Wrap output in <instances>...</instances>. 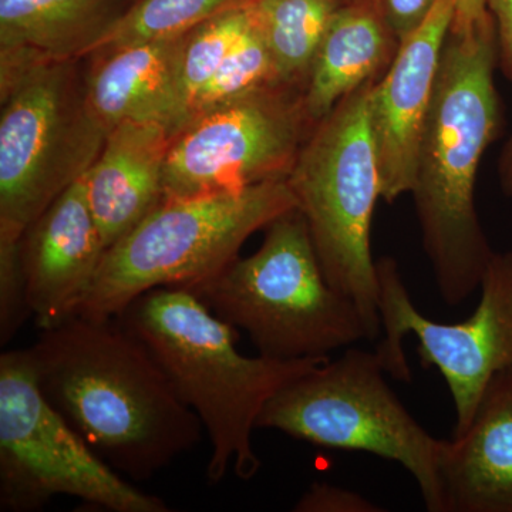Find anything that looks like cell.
I'll return each instance as SVG.
<instances>
[{
	"label": "cell",
	"instance_id": "obj_1",
	"mask_svg": "<svg viewBox=\"0 0 512 512\" xmlns=\"http://www.w3.org/2000/svg\"><path fill=\"white\" fill-rule=\"evenodd\" d=\"M29 350L47 402L113 470L156 476L204 436L163 367L117 318L76 315Z\"/></svg>",
	"mask_w": 512,
	"mask_h": 512
},
{
	"label": "cell",
	"instance_id": "obj_2",
	"mask_svg": "<svg viewBox=\"0 0 512 512\" xmlns=\"http://www.w3.org/2000/svg\"><path fill=\"white\" fill-rule=\"evenodd\" d=\"M493 16L448 33L421 133L413 198L441 299L467 301L494 251L476 210L478 167L500 130Z\"/></svg>",
	"mask_w": 512,
	"mask_h": 512
},
{
	"label": "cell",
	"instance_id": "obj_3",
	"mask_svg": "<svg viewBox=\"0 0 512 512\" xmlns=\"http://www.w3.org/2000/svg\"><path fill=\"white\" fill-rule=\"evenodd\" d=\"M117 319L150 349L180 399L197 414L211 443L207 477L229 470L241 480L258 474L252 433L269 400L329 357L276 360L239 353L231 325L184 288L138 296Z\"/></svg>",
	"mask_w": 512,
	"mask_h": 512
},
{
	"label": "cell",
	"instance_id": "obj_4",
	"mask_svg": "<svg viewBox=\"0 0 512 512\" xmlns=\"http://www.w3.org/2000/svg\"><path fill=\"white\" fill-rule=\"evenodd\" d=\"M84 59L0 49V241L26 231L99 157Z\"/></svg>",
	"mask_w": 512,
	"mask_h": 512
},
{
	"label": "cell",
	"instance_id": "obj_5",
	"mask_svg": "<svg viewBox=\"0 0 512 512\" xmlns=\"http://www.w3.org/2000/svg\"><path fill=\"white\" fill-rule=\"evenodd\" d=\"M255 254L187 286L212 313L248 333L259 355L276 360L329 357L370 340L355 302L330 286L302 212L265 228Z\"/></svg>",
	"mask_w": 512,
	"mask_h": 512
},
{
	"label": "cell",
	"instance_id": "obj_6",
	"mask_svg": "<svg viewBox=\"0 0 512 512\" xmlns=\"http://www.w3.org/2000/svg\"><path fill=\"white\" fill-rule=\"evenodd\" d=\"M295 208L298 201L288 180L164 198L107 249L79 315L116 318L153 289L187 288L211 278L238 258L251 235Z\"/></svg>",
	"mask_w": 512,
	"mask_h": 512
},
{
	"label": "cell",
	"instance_id": "obj_7",
	"mask_svg": "<svg viewBox=\"0 0 512 512\" xmlns=\"http://www.w3.org/2000/svg\"><path fill=\"white\" fill-rule=\"evenodd\" d=\"M375 80L315 124L288 177L323 274L332 288L355 302L370 340L382 335L370 242L376 202L382 197L369 121Z\"/></svg>",
	"mask_w": 512,
	"mask_h": 512
},
{
	"label": "cell",
	"instance_id": "obj_8",
	"mask_svg": "<svg viewBox=\"0 0 512 512\" xmlns=\"http://www.w3.org/2000/svg\"><path fill=\"white\" fill-rule=\"evenodd\" d=\"M376 350L350 346L269 400L258 429L399 463L419 485L427 511L444 512L440 460L444 439L431 436L400 402Z\"/></svg>",
	"mask_w": 512,
	"mask_h": 512
},
{
	"label": "cell",
	"instance_id": "obj_9",
	"mask_svg": "<svg viewBox=\"0 0 512 512\" xmlns=\"http://www.w3.org/2000/svg\"><path fill=\"white\" fill-rule=\"evenodd\" d=\"M57 495L114 512L170 511L124 480L47 402L28 349L6 350L0 356V507L42 510Z\"/></svg>",
	"mask_w": 512,
	"mask_h": 512
},
{
	"label": "cell",
	"instance_id": "obj_10",
	"mask_svg": "<svg viewBox=\"0 0 512 512\" xmlns=\"http://www.w3.org/2000/svg\"><path fill=\"white\" fill-rule=\"evenodd\" d=\"M376 271L384 333L376 352L387 375L399 382L412 380L403 349L404 338L412 333L423 366L436 367L447 384L456 410L454 433H460L473 419L491 379L512 369V252L491 256L476 311L460 323L426 318L414 306L394 259L380 258Z\"/></svg>",
	"mask_w": 512,
	"mask_h": 512
},
{
	"label": "cell",
	"instance_id": "obj_11",
	"mask_svg": "<svg viewBox=\"0 0 512 512\" xmlns=\"http://www.w3.org/2000/svg\"><path fill=\"white\" fill-rule=\"evenodd\" d=\"M315 123L303 89L274 84L188 121L173 136L165 198L238 191L288 180Z\"/></svg>",
	"mask_w": 512,
	"mask_h": 512
},
{
	"label": "cell",
	"instance_id": "obj_12",
	"mask_svg": "<svg viewBox=\"0 0 512 512\" xmlns=\"http://www.w3.org/2000/svg\"><path fill=\"white\" fill-rule=\"evenodd\" d=\"M456 15V0H437L427 19L403 39L369 93V121L382 198L412 192L424 121L436 89L441 53Z\"/></svg>",
	"mask_w": 512,
	"mask_h": 512
},
{
	"label": "cell",
	"instance_id": "obj_13",
	"mask_svg": "<svg viewBox=\"0 0 512 512\" xmlns=\"http://www.w3.org/2000/svg\"><path fill=\"white\" fill-rule=\"evenodd\" d=\"M84 177L20 238L28 305L40 330L79 315L107 251L87 201Z\"/></svg>",
	"mask_w": 512,
	"mask_h": 512
},
{
	"label": "cell",
	"instance_id": "obj_14",
	"mask_svg": "<svg viewBox=\"0 0 512 512\" xmlns=\"http://www.w3.org/2000/svg\"><path fill=\"white\" fill-rule=\"evenodd\" d=\"M173 131L161 121L111 128L86 174L90 210L109 249L164 201L165 164Z\"/></svg>",
	"mask_w": 512,
	"mask_h": 512
},
{
	"label": "cell",
	"instance_id": "obj_15",
	"mask_svg": "<svg viewBox=\"0 0 512 512\" xmlns=\"http://www.w3.org/2000/svg\"><path fill=\"white\" fill-rule=\"evenodd\" d=\"M444 512H512V369L495 375L468 426L444 439Z\"/></svg>",
	"mask_w": 512,
	"mask_h": 512
},
{
	"label": "cell",
	"instance_id": "obj_16",
	"mask_svg": "<svg viewBox=\"0 0 512 512\" xmlns=\"http://www.w3.org/2000/svg\"><path fill=\"white\" fill-rule=\"evenodd\" d=\"M185 35L124 46L86 57V94L106 128L126 121H161L173 131L183 119L181 66Z\"/></svg>",
	"mask_w": 512,
	"mask_h": 512
},
{
	"label": "cell",
	"instance_id": "obj_17",
	"mask_svg": "<svg viewBox=\"0 0 512 512\" xmlns=\"http://www.w3.org/2000/svg\"><path fill=\"white\" fill-rule=\"evenodd\" d=\"M397 47L375 0L343 3L320 40L303 87L309 119L319 123L340 101L375 80Z\"/></svg>",
	"mask_w": 512,
	"mask_h": 512
},
{
	"label": "cell",
	"instance_id": "obj_18",
	"mask_svg": "<svg viewBox=\"0 0 512 512\" xmlns=\"http://www.w3.org/2000/svg\"><path fill=\"white\" fill-rule=\"evenodd\" d=\"M137 0H0V49L86 59Z\"/></svg>",
	"mask_w": 512,
	"mask_h": 512
},
{
	"label": "cell",
	"instance_id": "obj_19",
	"mask_svg": "<svg viewBox=\"0 0 512 512\" xmlns=\"http://www.w3.org/2000/svg\"><path fill=\"white\" fill-rule=\"evenodd\" d=\"M345 0H248L279 79L305 87L320 40Z\"/></svg>",
	"mask_w": 512,
	"mask_h": 512
},
{
	"label": "cell",
	"instance_id": "obj_20",
	"mask_svg": "<svg viewBox=\"0 0 512 512\" xmlns=\"http://www.w3.org/2000/svg\"><path fill=\"white\" fill-rule=\"evenodd\" d=\"M245 2L247 0H137L89 56L187 35L205 20Z\"/></svg>",
	"mask_w": 512,
	"mask_h": 512
},
{
	"label": "cell",
	"instance_id": "obj_21",
	"mask_svg": "<svg viewBox=\"0 0 512 512\" xmlns=\"http://www.w3.org/2000/svg\"><path fill=\"white\" fill-rule=\"evenodd\" d=\"M274 84L284 83L279 79L274 57L252 18L247 32L225 57L220 69L191 101L181 128L215 107Z\"/></svg>",
	"mask_w": 512,
	"mask_h": 512
},
{
	"label": "cell",
	"instance_id": "obj_22",
	"mask_svg": "<svg viewBox=\"0 0 512 512\" xmlns=\"http://www.w3.org/2000/svg\"><path fill=\"white\" fill-rule=\"evenodd\" d=\"M251 20V9L247 0L242 5L205 20L185 35L181 66L183 119L180 128L191 101L220 69L225 57L247 32Z\"/></svg>",
	"mask_w": 512,
	"mask_h": 512
},
{
	"label": "cell",
	"instance_id": "obj_23",
	"mask_svg": "<svg viewBox=\"0 0 512 512\" xmlns=\"http://www.w3.org/2000/svg\"><path fill=\"white\" fill-rule=\"evenodd\" d=\"M20 241H0V345L6 346L32 316L20 261Z\"/></svg>",
	"mask_w": 512,
	"mask_h": 512
},
{
	"label": "cell",
	"instance_id": "obj_24",
	"mask_svg": "<svg viewBox=\"0 0 512 512\" xmlns=\"http://www.w3.org/2000/svg\"><path fill=\"white\" fill-rule=\"evenodd\" d=\"M296 512H382L363 495L328 483H315L293 507Z\"/></svg>",
	"mask_w": 512,
	"mask_h": 512
},
{
	"label": "cell",
	"instance_id": "obj_25",
	"mask_svg": "<svg viewBox=\"0 0 512 512\" xmlns=\"http://www.w3.org/2000/svg\"><path fill=\"white\" fill-rule=\"evenodd\" d=\"M387 28L402 42L427 19L437 0H375Z\"/></svg>",
	"mask_w": 512,
	"mask_h": 512
},
{
	"label": "cell",
	"instance_id": "obj_26",
	"mask_svg": "<svg viewBox=\"0 0 512 512\" xmlns=\"http://www.w3.org/2000/svg\"><path fill=\"white\" fill-rule=\"evenodd\" d=\"M497 30L498 64L512 84V0H487Z\"/></svg>",
	"mask_w": 512,
	"mask_h": 512
},
{
	"label": "cell",
	"instance_id": "obj_27",
	"mask_svg": "<svg viewBox=\"0 0 512 512\" xmlns=\"http://www.w3.org/2000/svg\"><path fill=\"white\" fill-rule=\"evenodd\" d=\"M491 16L487 0H456V15L451 28L467 29Z\"/></svg>",
	"mask_w": 512,
	"mask_h": 512
},
{
	"label": "cell",
	"instance_id": "obj_28",
	"mask_svg": "<svg viewBox=\"0 0 512 512\" xmlns=\"http://www.w3.org/2000/svg\"><path fill=\"white\" fill-rule=\"evenodd\" d=\"M498 177H500L501 188L507 197H512V134L501 153L498 161Z\"/></svg>",
	"mask_w": 512,
	"mask_h": 512
},
{
	"label": "cell",
	"instance_id": "obj_29",
	"mask_svg": "<svg viewBox=\"0 0 512 512\" xmlns=\"http://www.w3.org/2000/svg\"><path fill=\"white\" fill-rule=\"evenodd\" d=\"M346 3L367 2V0H345Z\"/></svg>",
	"mask_w": 512,
	"mask_h": 512
}]
</instances>
